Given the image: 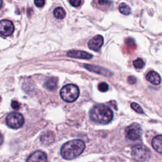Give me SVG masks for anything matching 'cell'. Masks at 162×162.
<instances>
[{
	"label": "cell",
	"mask_w": 162,
	"mask_h": 162,
	"mask_svg": "<svg viewBox=\"0 0 162 162\" xmlns=\"http://www.w3.org/2000/svg\"><path fill=\"white\" fill-rule=\"evenodd\" d=\"M84 142L80 139H74L65 143L61 148V155L65 160H72L80 155L84 151Z\"/></svg>",
	"instance_id": "cell-1"
},
{
	"label": "cell",
	"mask_w": 162,
	"mask_h": 162,
	"mask_svg": "<svg viewBox=\"0 0 162 162\" xmlns=\"http://www.w3.org/2000/svg\"><path fill=\"white\" fill-rule=\"evenodd\" d=\"M113 113L110 107L99 105L92 108L90 111V118L99 124H107L112 120Z\"/></svg>",
	"instance_id": "cell-2"
},
{
	"label": "cell",
	"mask_w": 162,
	"mask_h": 162,
	"mask_svg": "<svg viewBox=\"0 0 162 162\" xmlns=\"http://www.w3.org/2000/svg\"><path fill=\"white\" fill-rule=\"evenodd\" d=\"M60 94L63 101L72 103L78 98L79 89L78 87L74 84H67L61 88Z\"/></svg>",
	"instance_id": "cell-3"
},
{
	"label": "cell",
	"mask_w": 162,
	"mask_h": 162,
	"mask_svg": "<svg viewBox=\"0 0 162 162\" xmlns=\"http://www.w3.org/2000/svg\"><path fill=\"white\" fill-rule=\"evenodd\" d=\"M132 155L135 160L144 161L149 160L151 154L150 150L145 146L137 144L134 146L132 148Z\"/></svg>",
	"instance_id": "cell-4"
},
{
	"label": "cell",
	"mask_w": 162,
	"mask_h": 162,
	"mask_svg": "<svg viewBox=\"0 0 162 162\" xmlns=\"http://www.w3.org/2000/svg\"><path fill=\"white\" fill-rule=\"evenodd\" d=\"M6 122L10 128L17 129L20 128L24 124V118L19 113H11L6 117Z\"/></svg>",
	"instance_id": "cell-5"
},
{
	"label": "cell",
	"mask_w": 162,
	"mask_h": 162,
	"mask_svg": "<svg viewBox=\"0 0 162 162\" xmlns=\"http://www.w3.org/2000/svg\"><path fill=\"white\" fill-rule=\"evenodd\" d=\"M142 134L141 125L137 123H133L125 129V137L130 140H137L139 139Z\"/></svg>",
	"instance_id": "cell-6"
},
{
	"label": "cell",
	"mask_w": 162,
	"mask_h": 162,
	"mask_svg": "<svg viewBox=\"0 0 162 162\" xmlns=\"http://www.w3.org/2000/svg\"><path fill=\"white\" fill-rule=\"evenodd\" d=\"M15 27L13 23L8 20L0 21V34L3 36H9L14 32Z\"/></svg>",
	"instance_id": "cell-7"
},
{
	"label": "cell",
	"mask_w": 162,
	"mask_h": 162,
	"mask_svg": "<svg viewBox=\"0 0 162 162\" xmlns=\"http://www.w3.org/2000/svg\"><path fill=\"white\" fill-rule=\"evenodd\" d=\"M104 43L103 37L101 35H97L89 40L88 42V47L90 49L98 51Z\"/></svg>",
	"instance_id": "cell-8"
},
{
	"label": "cell",
	"mask_w": 162,
	"mask_h": 162,
	"mask_svg": "<svg viewBox=\"0 0 162 162\" xmlns=\"http://www.w3.org/2000/svg\"><path fill=\"white\" fill-rule=\"evenodd\" d=\"M84 66L88 70L96 73V74L99 75H102L105 77H111V75H113V73H111L110 70H107V69L105 68L88 64H84Z\"/></svg>",
	"instance_id": "cell-9"
},
{
	"label": "cell",
	"mask_w": 162,
	"mask_h": 162,
	"mask_svg": "<svg viewBox=\"0 0 162 162\" xmlns=\"http://www.w3.org/2000/svg\"><path fill=\"white\" fill-rule=\"evenodd\" d=\"M67 55L69 57L74 58L86 60L91 59L93 57L92 54L87 53L86 51H78V50H71V51H69L67 52Z\"/></svg>",
	"instance_id": "cell-10"
},
{
	"label": "cell",
	"mask_w": 162,
	"mask_h": 162,
	"mask_svg": "<svg viewBox=\"0 0 162 162\" xmlns=\"http://www.w3.org/2000/svg\"><path fill=\"white\" fill-rule=\"evenodd\" d=\"M47 160V155L45 153L37 151L29 156L27 161H46Z\"/></svg>",
	"instance_id": "cell-11"
},
{
	"label": "cell",
	"mask_w": 162,
	"mask_h": 162,
	"mask_svg": "<svg viewBox=\"0 0 162 162\" xmlns=\"http://www.w3.org/2000/svg\"><path fill=\"white\" fill-rule=\"evenodd\" d=\"M40 140L43 144L49 145L55 141V135L50 131L45 132L41 136Z\"/></svg>",
	"instance_id": "cell-12"
},
{
	"label": "cell",
	"mask_w": 162,
	"mask_h": 162,
	"mask_svg": "<svg viewBox=\"0 0 162 162\" xmlns=\"http://www.w3.org/2000/svg\"><path fill=\"white\" fill-rule=\"evenodd\" d=\"M94 5L98 8L106 10L112 6L113 2L111 0H94Z\"/></svg>",
	"instance_id": "cell-13"
},
{
	"label": "cell",
	"mask_w": 162,
	"mask_h": 162,
	"mask_svg": "<svg viewBox=\"0 0 162 162\" xmlns=\"http://www.w3.org/2000/svg\"><path fill=\"white\" fill-rule=\"evenodd\" d=\"M146 78L150 83L154 85H158L161 82V77L160 75L155 71L149 72L146 75Z\"/></svg>",
	"instance_id": "cell-14"
},
{
	"label": "cell",
	"mask_w": 162,
	"mask_h": 162,
	"mask_svg": "<svg viewBox=\"0 0 162 162\" xmlns=\"http://www.w3.org/2000/svg\"><path fill=\"white\" fill-rule=\"evenodd\" d=\"M152 146L158 153L162 154V135L157 136L153 138Z\"/></svg>",
	"instance_id": "cell-15"
},
{
	"label": "cell",
	"mask_w": 162,
	"mask_h": 162,
	"mask_svg": "<svg viewBox=\"0 0 162 162\" xmlns=\"http://www.w3.org/2000/svg\"><path fill=\"white\" fill-rule=\"evenodd\" d=\"M58 86V79L56 77H50L46 80L44 86L49 91H55Z\"/></svg>",
	"instance_id": "cell-16"
},
{
	"label": "cell",
	"mask_w": 162,
	"mask_h": 162,
	"mask_svg": "<svg viewBox=\"0 0 162 162\" xmlns=\"http://www.w3.org/2000/svg\"><path fill=\"white\" fill-rule=\"evenodd\" d=\"M53 14L55 17L57 19H63L66 15L65 10L61 7H57L54 10Z\"/></svg>",
	"instance_id": "cell-17"
},
{
	"label": "cell",
	"mask_w": 162,
	"mask_h": 162,
	"mask_svg": "<svg viewBox=\"0 0 162 162\" xmlns=\"http://www.w3.org/2000/svg\"><path fill=\"white\" fill-rule=\"evenodd\" d=\"M119 11H120L121 13L125 15H129L131 13L130 8L125 3H122L120 5V6H119Z\"/></svg>",
	"instance_id": "cell-18"
},
{
	"label": "cell",
	"mask_w": 162,
	"mask_h": 162,
	"mask_svg": "<svg viewBox=\"0 0 162 162\" xmlns=\"http://www.w3.org/2000/svg\"><path fill=\"white\" fill-rule=\"evenodd\" d=\"M134 67L137 69H141L144 66V62L142 58H137L133 61Z\"/></svg>",
	"instance_id": "cell-19"
},
{
	"label": "cell",
	"mask_w": 162,
	"mask_h": 162,
	"mask_svg": "<svg viewBox=\"0 0 162 162\" xmlns=\"http://www.w3.org/2000/svg\"><path fill=\"white\" fill-rule=\"evenodd\" d=\"M131 108H132L134 111H136V112L138 113H141V114L144 113L143 110H142V108L141 107V106L139 105H138V104L136 103H131Z\"/></svg>",
	"instance_id": "cell-20"
},
{
	"label": "cell",
	"mask_w": 162,
	"mask_h": 162,
	"mask_svg": "<svg viewBox=\"0 0 162 162\" xmlns=\"http://www.w3.org/2000/svg\"><path fill=\"white\" fill-rule=\"evenodd\" d=\"M108 89V85L106 82H101L98 85V89L101 92H106Z\"/></svg>",
	"instance_id": "cell-21"
},
{
	"label": "cell",
	"mask_w": 162,
	"mask_h": 162,
	"mask_svg": "<svg viewBox=\"0 0 162 162\" xmlns=\"http://www.w3.org/2000/svg\"><path fill=\"white\" fill-rule=\"evenodd\" d=\"M69 3L74 7H79L82 5V0H69Z\"/></svg>",
	"instance_id": "cell-22"
},
{
	"label": "cell",
	"mask_w": 162,
	"mask_h": 162,
	"mask_svg": "<svg viewBox=\"0 0 162 162\" xmlns=\"http://www.w3.org/2000/svg\"><path fill=\"white\" fill-rule=\"evenodd\" d=\"M34 4L37 7H42L45 4L44 0H34Z\"/></svg>",
	"instance_id": "cell-23"
},
{
	"label": "cell",
	"mask_w": 162,
	"mask_h": 162,
	"mask_svg": "<svg viewBox=\"0 0 162 162\" xmlns=\"http://www.w3.org/2000/svg\"><path fill=\"white\" fill-rule=\"evenodd\" d=\"M11 106H12V108L14 110H18L19 108H20V105L18 101H13L12 102H11Z\"/></svg>",
	"instance_id": "cell-24"
},
{
	"label": "cell",
	"mask_w": 162,
	"mask_h": 162,
	"mask_svg": "<svg viewBox=\"0 0 162 162\" xmlns=\"http://www.w3.org/2000/svg\"><path fill=\"white\" fill-rule=\"evenodd\" d=\"M127 80H128V82L129 84H134L136 83V78L134 76H130L128 77V79H127Z\"/></svg>",
	"instance_id": "cell-25"
},
{
	"label": "cell",
	"mask_w": 162,
	"mask_h": 162,
	"mask_svg": "<svg viewBox=\"0 0 162 162\" xmlns=\"http://www.w3.org/2000/svg\"><path fill=\"white\" fill-rule=\"evenodd\" d=\"M3 142V135L0 133V146H1Z\"/></svg>",
	"instance_id": "cell-26"
},
{
	"label": "cell",
	"mask_w": 162,
	"mask_h": 162,
	"mask_svg": "<svg viewBox=\"0 0 162 162\" xmlns=\"http://www.w3.org/2000/svg\"><path fill=\"white\" fill-rule=\"evenodd\" d=\"M2 4H3L2 0H0V9H1V6H2Z\"/></svg>",
	"instance_id": "cell-27"
}]
</instances>
